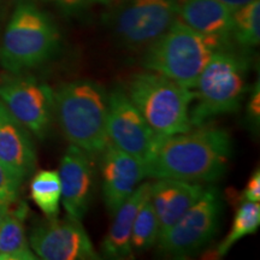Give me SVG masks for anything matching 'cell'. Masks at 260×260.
Returning a JSON list of instances; mask_svg holds the SVG:
<instances>
[{
  "label": "cell",
  "instance_id": "obj_1",
  "mask_svg": "<svg viewBox=\"0 0 260 260\" xmlns=\"http://www.w3.org/2000/svg\"><path fill=\"white\" fill-rule=\"evenodd\" d=\"M175 135H158L144 167L146 177L212 183L226 170L232 138L225 129L200 125Z\"/></svg>",
  "mask_w": 260,
  "mask_h": 260
},
{
  "label": "cell",
  "instance_id": "obj_12",
  "mask_svg": "<svg viewBox=\"0 0 260 260\" xmlns=\"http://www.w3.org/2000/svg\"><path fill=\"white\" fill-rule=\"evenodd\" d=\"M90 158L82 149L70 145L61 158L58 171L65 212L81 222L88 212L93 195L94 170Z\"/></svg>",
  "mask_w": 260,
  "mask_h": 260
},
{
  "label": "cell",
  "instance_id": "obj_25",
  "mask_svg": "<svg viewBox=\"0 0 260 260\" xmlns=\"http://www.w3.org/2000/svg\"><path fill=\"white\" fill-rule=\"evenodd\" d=\"M51 2L65 9H80L96 3H107L109 0H51Z\"/></svg>",
  "mask_w": 260,
  "mask_h": 260
},
{
  "label": "cell",
  "instance_id": "obj_14",
  "mask_svg": "<svg viewBox=\"0 0 260 260\" xmlns=\"http://www.w3.org/2000/svg\"><path fill=\"white\" fill-rule=\"evenodd\" d=\"M37 160L31 133L0 102V161L24 182L34 172Z\"/></svg>",
  "mask_w": 260,
  "mask_h": 260
},
{
  "label": "cell",
  "instance_id": "obj_6",
  "mask_svg": "<svg viewBox=\"0 0 260 260\" xmlns=\"http://www.w3.org/2000/svg\"><path fill=\"white\" fill-rule=\"evenodd\" d=\"M126 95L159 135L194 128L189 115L195 93L160 74L149 70L135 74L128 82Z\"/></svg>",
  "mask_w": 260,
  "mask_h": 260
},
{
  "label": "cell",
  "instance_id": "obj_18",
  "mask_svg": "<svg viewBox=\"0 0 260 260\" xmlns=\"http://www.w3.org/2000/svg\"><path fill=\"white\" fill-rule=\"evenodd\" d=\"M23 218L24 207H19L14 212L10 210L0 223V260L38 259L25 236Z\"/></svg>",
  "mask_w": 260,
  "mask_h": 260
},
{
  "label": "cell",
  "instance_id": "obj_10",
  "mask_svg": "<svg viewBox=\"0 0 260 260\" xmlns=\"http://www.w3.org/2000/svg\"><path fill=\"white\" fill-rule=\"evenodd\" d=\"M29 245L38 258L44 260H95L94 248L81 220L47 218L31 229Z\"/></svg>",
  "mask_w": 260,
  "mask_h": 260
},
{
  "label": "cell",
  "instance_id": "obj_3",
  "mask_svg": "<svg viewBox=\"0 0 260 260\" xmlns=\"http://www.w3.org/2000/svg\"><path fill=\"white\" fill-rule=\"evenodd\" d=\"M58 47L53 19L31 0H18L0 45V65L11 74H23L50 60Z\"/></svg>",
  "mask_w": 260,
  "mask_h": 260
},
{
  "label": "cell",
  "instance_id": "obj_24",
  "mask_svg": "<svg viewBox=\"0 0 260 260\" xmlns=\"http://www.w3.org/2000/svg\"><path fill=\"white\" fill-rule=\"evenodd\" d=\"M242 201L259 203L260 200V171L255 170L247 182L245 190L242 193Z\"/></svg>",
  "mask_w": 260,
  "mask_h": 260
},
{
  "label": "cell",
  "instance_id": "obj_21",
  "mask_svg": "<svg viewBox=\"0 0 260 260\" xmlns=\"http://www.w3.org/2000/svg\"><path fill=\"white\" fill-rule=\"evenodd\" d=\"M232 35L243 48H252L260 40V2L253 0L233 11Z\"/></svg>",
  "mask_w": 260,
  "mask_h": 260
},
{
  "label": "cell",
  "instance_id": "obj_22",
  "mask_svg": "<svg viewBox=\"0 0 260 260\" xmlns=\"http://www.w3.org/2000/svg\"><path fill=\"white\" fill-rule=\"evenodd\" d=\"M159 236V223L151 199H148L140 207L136 214L132 230L133 252H144L153 247Z\"/></svg>",
  "mask_w": 260,
  "mask_h": 260
},
{
  "label": "cell",
  "instance_id": "obj_13",
  "mask_svg": "<svg viewBox=\"0 0 260 260\" xmlns=\"http://www.w3.org/2000/svg\"><path fill=\"white\" fill-rule=\"evenodd\" d=\"M100 155L104 203L109 213L113 216L146 178V171L141 161L110 142Z\"/></svg>",
  "mask_w": 260,
  "mask_h": 260
},
{
  "label": "cell",
  "instance_id": "obj_20",
  "mask_svg": "<svg viewBox=\"0 0 260 260\" xmlns=\"http://www.w3.org/2000/svg\"><path fill=\"white\" fill-rule=\"evenodd\" d=\"M260 225V205L252 201H242L237 207L230 232L225 239L219 243L216 255L224 256L233 248V246L243 237L255 234Z\"/></svg>",
  "mask_w": 260,
  "mask_h": 260
},
{
  "label": "cell",
  "instance_id": "obj_9",
  "mask_svg": "<svg viewBox=\"0 0 260 260\" xmlns=\"http://www.w3.org/2000/svg\"><path fill=\"white\" fill-rule=\"evenodd\" d=\"M158 135L124 90L115 88L107 93V136L110 144L145 164Z\"/></svg>",
  "mask_w": 260,
  "mask_h": 260
},
{
  "label": "cell",
  "instance_id": "obj_26",
  "mask_svg": "<svg viewBox=\"0 0 260 260\" xmlns=\"http://www.w3.org/2000/svg\"><path fill=\"white\" fill-rule=\"evenodd\" d=\"M260 93H259V83H256V88L253 90L251 99L248 103V113L254 122H259L260 116Z\"/></svg>",
  "mask_w": 260,
  "mask_h": 260
},
{
  "label": "cell",
  "instance_id": "obj_4",
  "mask_svg": "<svg viewBox=\"0 0 260 260\" xmlns=\"http://www.w3.org/2000/svg\"><path fill=\"white\" fill-rule=\"evenodd\" d=\"M225 44L222 39L195 31L176 18L160 38L149 45L142 64L147 70L193 89L207 61Z\"/></svg>",
  "mask_w": 260,
  "mask_h": 260
},
{
  "label": "cell",
  "instance_id": "obj_16",
  "mask_svg": "<svg viewBox=\"0 0 260 260\" xmlns=\"http://www.w3.org/2000/svg\"><path fill=\"white\" fill-rule=\"evenodd\" d=\"M151 195V183L144 182L129 195L113 214V222L103 241V255L109 259H129L133 256L132 230L140 207Z\"/></svg>",
  "mask_w": 260,
  "mask_h": 260
},
{
  "label": "cell",
  "instance_id": "obj_23",
  "mask_svg": "<svg viewBox=\"0 0 260 260\" xmlns=\"http://www.w3.org/2000/svg\"><path fill=\"white\" fill-rule=\"evenodd\" d=\"M23 181L0 161V206L11 207L18 201Z\"/></svg>",
  "mask_w": 260,
  "mask_h": 260
},
{
  "label": "cell",
  "instance_id": "obj_19",
  "mask_svg": "<svg viewBox=\"0 0 260 260\" xmlns=\"http://www.w3.org/2000/svg\"><path fill=\"white\" fill-rule=\"evenodd\" d=\"M30 197L46 218H54L59 214L61 187L58 171L41 170L32 176Z\"/></svg>",
  "mask_w": 260,
  "mask_h": 260
},
{
  "label": "cell",
  "instance_id": "obj_17",
  "mask_svg": "<svg viewBox=\"0 0 260 260\" xmlns=\"http://www.w3.org/2000/svg\"><path fill=\"white\" fill-rule=\"evenodd\" d=\"M181 21L200 34L228 41L232 35L233 11L217 0H175Z\"/></svg>",
  "mask_w": 260,
  "mask_h": 260
},
{
  "label": "cell",
  "instance_id": "obj_7",
  "mask_svg": "<svg viewBox=\"0 0 260 260\" xmlns=\"http://www.w3.org/2000/svg\"><path fill=\"white\" fill-rule=\"evenodd\" d=\"M220 200L214 188H204L195 203L167 232L158 236L161 254L171 258H187L211 241L218 228Z\"/></svg>",
  "mask_w": 260,
  "mask_h": 260
},
{
  "label": "cell",
  "instance_id": "obj_8",
  "mask_svg": "<svg viewBox=\"0 0 260 260\" xmlns=\"http://www.w3.org/2000/svg\"><path fill=\"white\" fill-rule=\"evenodd\" d=\"M0 102L38 139L46 138L54 115V92L47 83L23 74L0 82Z\"/></svg>",
  "mask_w": 260,
  "mask_h": 260
},
{
  "label": "cell",
  "instance_id": "obj_15",
  "mask_svg": "<svg viewBox=\"0 0 260 260\" xmlns=\"http://www.w3.org/2000/svg\"><path fill=\"white\" fill-rule=\"evenodd\" d=\"M204 184L157 178L151 183L149 199L153 205L159 223V235L167 232L187 212L204 191Z\"/></svg>",
  "mask_w": 260,
  "mask_h": 260
},
{
  "label": "cell",
  "instance_id": "obj_5",
  "mask_svg": "<svg viewBox=\"0 0 260 260\" xmlns=\"http://www.w3.org/2000/svg\"><path fill=\"white\" fill-rule=\"evenodd\" d=\"M248 60L234 52H214L198 80L195 105L190 110L193 126L239 111L247 90Z\"/></svg>",
  "mask_w": 260,
  "mask_h": 260
},
{
  "label": "cell",
  "instance_id": "obj_2",
  "mask_svg": "<svg viewBox=\"0 0 260 260\" xmlns=\"http://www.w3.org/2000/svg\"><path fill=\"white\" fill-rule=\"evenodd\" d=\"M54 113L70 145L90 157L99 155L109 144L107 93L92 80L67 82L54 92Z\"/></svg>",
  "mask_w": 260,
  "mask_h": 260
},
{
  "label": "cell",
  "instance_id": "obj_27",
  "mask_svg": "<svg viewBox=\"0 0 260 260\" xmlns=\"http://www.w3.org/2000/svg\"><path fill=\"white\" fill-rule=\"evenodd\" d=\"M217 2L225 5L226 8H229L232 11H235V10L242 8L243 5L248 4V3L253 2V0H217Z\"/></svg>",
  "mask_w": 260,
  "mask_h": 260
},
{
  "label": "cell",
  "instance_id": "obj_11",
  "mask_svg": "<svg viewBox=\"0 0 260 260\" xmlns=\"http://www.w3.org/2000/svg\"><path fill=\"white\" fill-rule=\"evenodd\" d=\"M175 0H134L119 12L116 30L130 47L149 46L176 19Z\"/></svg>",
  "mask_w": 260,
  "mask_h": 260
},
{
  "label": "cell",
  "instance_id": "obj_28",
  "mask_svg": "<svg viewBox=\"0 0 260 260\" xmlns=\"http://www.w3.org/2000/svg\"><path fill=\"white\" fill-rule=\"evenodd\" d=\"M9 211H10L9 207H5V206H0V223H2V222H3V219L5 218V217H6V214L9 213Z\"/></svg>",
  "mask_w": 260,
  "mask_h": 260
}]
</instances>
